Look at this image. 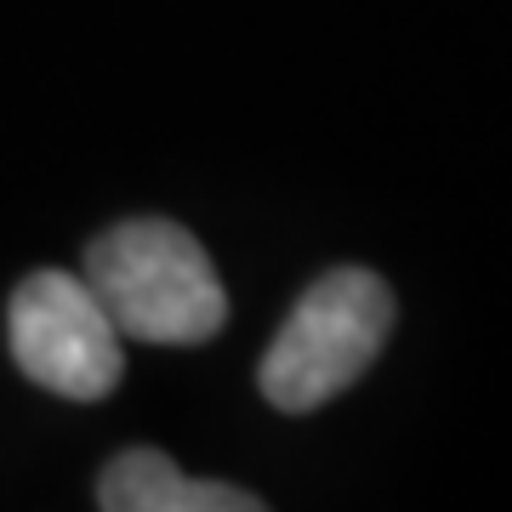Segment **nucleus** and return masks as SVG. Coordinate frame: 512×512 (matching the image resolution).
I'll return each mask as SVG.
<instances>
[{"label":"nucleus","instance_id":"obj_1","mask_svg":"<svg viewBox=\"0 0 512 512\" xmlns=\"http://www.w3.org/2000/svg\"><path fill=\"white\" fill-rule=\"evenodd\" d=\"M80 279L103 302L120 342L194 348L228 319V296L205 245L165 217H131L97 234Z\"/></svg>","mask_w":512,"mask_h":512},{"label":"nucleus","instance_id":"obj_4","mask_svg":"<svg viewBox=\"0 0 512 512\" xmlns=\"http://www.w3.org/2000/svg\"><path fill=\"white\" fill-rule=\"evenodd\" d=\"M97 507L103 512H268L251 490L194 478L160 450L114 456L97 478Z\"/></svg>","mask_w":512,"mask_h":512},{"label":"nucleus","instance_id":"obj_3","mask_svg":"<svg viewBox=\"0 0 512 512\" xmlns=\"http://www.w3.org/2000/svg\"><path fill=\"white\" fill-rule=\"evenodd\" d=\"M6 336H12L18 370L57 399L97 404L120 387L126 342H120V330L109 325L103 302L80 274L40 268V274L23 279L12 291Z\"/></svg>","mask_w":512,"mask_h":512},{"label":"nucleus","instance_id":"obj_2","mask_svg":"<svg viewBox=\"0 0 512 512\" xmlns=\"http://www.w3.org/2000/svg\"><path fill=\"white\" fill-rule=\"evenodd\" d=\"M393 330V291L370 268H330L296 296L285 330L262 353V399L274 410H319L348 393Z\"/></svg>","mask_w":512,"mask_h":512}]
</instances>
